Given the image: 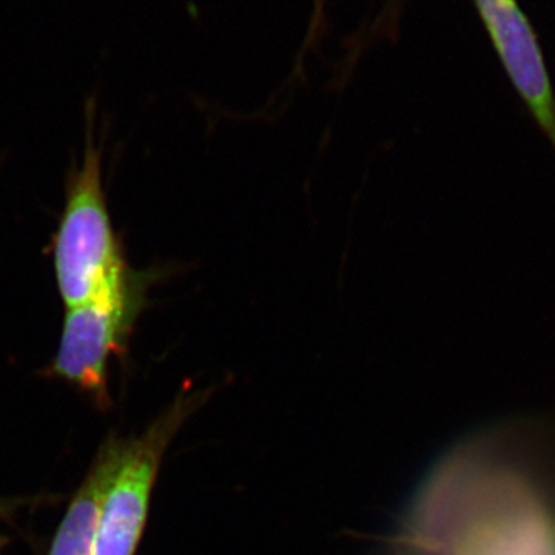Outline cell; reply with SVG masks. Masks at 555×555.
Listing matches in <instances>:
<instances>
[{
    "label": "cell",
    "instance_id": "cell-7",
    "mask_svg": "<svg viewBox=\"0 0 555 555\" xmlns=\"http://www.w3.org/2000/svg\"><path fill=\"white\" fill-rule=\"evenodd\" d=\"M9 537L0 534V554H2V551L5 550V546L9 545Z\"/></svg>",
    "mask_w": 555,
    "mask_h": 555
},
{
    "label": "cell",
    "instance_id": "cell-1",
    "mask_svg": "<svg viewBox=\"0 0 555 555\" xmlns=\"http://www.w3.org/2000/svg\"><path fill=\"white\" fill-rule=\"evenodd\" d=\"M54 276L65 308L89 301L129 270L109 219L101 150L89 118L80 166L69 175L60 228L54 233Z\"/></svg>",
    "mask_w": 555,
    "mask_h": 555
},
{
    "label": "cell",
    "instance_id": "cell-6",
    "mask_svg": "<svg viewBox=\"0 0 555 555\" xmlns=\"http://www.w3.org/2000/svg\"><path fill=\"white\" fill-rule=\"evenodd\" d=\"M38 499H25V496H7V499H0V518H11L16 516L21 509L25 506H36Z\"/></svg>",
    "mask_w": 555,
    "mask_h": 555
},
{
    "label": "cell",
    "instance_id": "cell-5",
    "mask_svg": "<svg viewBox=\"0 0 555 555\" xmlns=\"http://www.w3.org/2000/svg\"><path fill=\"white\" fill-rule=\"evenodd\" d=\"M126 438L109 434L65 511L47 555H94L102 505L122 455Z\"/></svg>",
    "mask_w": 555,
    "mask_h": 555
},
{
    "label": "cell",
    "instance_id": "cell-3",
    "mask_svg": "<svg viewBox=\"0 0 555 555\" xmlns=\"http://www.w3.org/2000/svg\"><path fill=\"white\" fill-rule=\"evenodd\" d=\"M203 403V393H181L144 433L126 438L102 505L94 555H137L164 455Z\"/></svg>",
    "mask_w": 555,
    "mask_h": 555
},
{
    "label": "cell",
    "instance_id": "cell-2",
    "mask_svg": "<svg viewBox=\"0 0 555 555\" xmlns=\"http://www.w3.org/2000/svg\"><path fill=\"white\" fill-rule=\"evenodd\" d=\"M149 276L127 270L89 301L67 309L47 375L76 387L100 411L112 406L108 361L120 357L144 308Z\"/></svg>",
    "mask_w": 555,
    "mask_h": 555
},
{
    "label": "cell",
    "instance_id": "cell-4",
    "mask_svg": "<svg viewBox=\"0 0 555 555\" xmlns=\"http://www.w3.org/2000/svg\"><path fill=\"white\" fill-rule=\"evenodd\" d=\"M507 78L555 150V93L542 47L517 0H474Z\"/></svg>",
    "mask_w": 555,
    "mask_h": 555
}]
</instances>
